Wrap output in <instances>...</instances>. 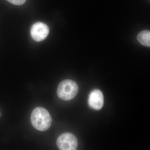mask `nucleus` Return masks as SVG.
I'll return each instance as SVG.
<instances>
[{"label": "nucleus", "instance_id": "obj_5", "mask_svg": "<svg viewBox=\"0 0 150 150\" xmlns=\"http://www.w3.org/2000/svg\"><path fill=\"white\" fill-rule=\"evenodd\" d=\"M88 103L90 107L95 110L102 108L104 104V97L102 92L99 89H94L90 93Z\"/></svg>", "mask_w": 150, "mask_h": 150}, {"label": "nucleus", "instance_id": "obj_2", "mask_svg": "<svg viewBox=\"0 0 150 150\" xmlns=\"http://www.w3.org/2000/svg\"><path fill=\"white\" fill-rule=\"evenodd\" d=\"M79 91L77 83L71 80L67 79L62 81L59 84L57 89V94L59 98L64 100L73 99Z\"/></svg>", "mask_w": 150, "mask_h": 150}, {"label": "nucleus", "instance_id": "obj_4", "mask_svg": "<svg viewBox=\"0 0 150 150\" xmlns=\"http://www.w3.org/2000/svg\"><path fill=\"white\" fill-rule=\"evenodd\" d=\"M30 35L33 40L40 42L45 40L49 33V28L47 25L38 22L33 25L30 29Z\"/></svg>", "mask_w": 150, "mask_h": 150}, {"label": "nucleus", "instance_id": "obj_1", "mask_svg": "<svg viewBox=\"0 0 150 150\" xmlns=\"http://www.w3.org/2000/svg\"><path fill=\"white\" fill-rule=\"evenodd\" d=\"M30 121L35 129L44 131L48 130L51 126L52 118L50 113L45 108L37 107L32 111Z\"/></svg>", "mask_w": 150, "mask_h": 150}, {"label": "nucleus", "instance_id": "obj_7", "mask_svg": "<svg viewBox=\"0 0 150 150\" xmlns=\"http://www.w3.org/2000/svg\"><path fill=\"white\" fill-rule=\"evenodd\" d=\"M9 2L17 6L23 5L26 2V0H6Z\"/></svg>", "mask_w": 150, "mask_h": 150}, {"label": "nucleus", "instance_id": "obj_3", "mask_svg": "<svg viewBox=\"0 0 150 150\" xmlns=\"http://www.w3.org/2000/svg\"><path fill=\"white\" fill-rule=\"evenodd\" d=\"M57 145L59 150H75L77 148L78 141L74 134L65 133L58 137Z\"/></svg>", "mask_w": 150, "mask_h": 150}, {"label": "nucleus", "instance_id": "obj_6", "mask_svg": "<svg viewBox=\"0 0 150 150\" xmlns=\"http://www.w3.org/2000/svg\"><path fill=\"white\" fill-rule=\"evenodd\" d=\"M137 39L142 45L147 47H150V31L143 30L139 33Z\"/></svg>", "mask_w": 150, "mask_h": 150}, {"label": "nucleus", "instance_id": "obj_8", "mask_svg": "<svg viewBox=\"0 0 150 150\" xmlns=\"http://www.w3.org/2000/svg\"><path fill=\"white\" fill-rule=\"evenodd\" d=\"M1 112H0V117H1Z\"/></svg>", "mask_w": 150, "mask_h": 150}]
</instances>
